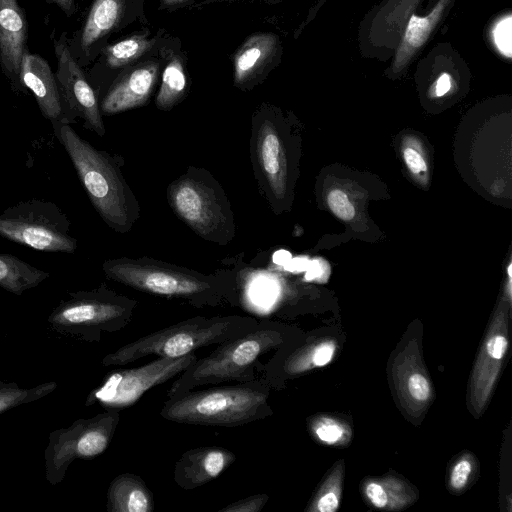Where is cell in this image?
<instances>
[{"mask_svg":"<svg viewBox=\"0 0 512 512\" xmlns=\"http://www.w3.org/2000/svg\"><path fill=\"white\" fill-rule=\"evenodd\" d=\"M215 1H231V0H208L205 3H211V2H215ZM267 1H269V0H267ZM274 1H276V0H274Z\"/></svg>","mask_w":512,"mask_h":512,"instance_id":"cell-39","label":"cell"},{"mask_svg":"<svg viewBox=\"0 0 512 512\" xmlns=\"http://www.w3.org/2000/svg\"><path fill=\"white\" fill-rule=\"evenodd\" d=\"M106 509L108 512H152L154 495L140 476L124 472L108 486Z\"/></svg>","mask_w":512,"mask_h":512,"instance_id":"cell-19","label":"cell"},{"mask_svg":"<svg viewBox=\"0 0 512 512\" xmlns=\"http://www.w3.org/2000/svg\"><path fill=\"white\" fill-rule=\"evenodd\" d=\"M339 505V486L329 484V490L326 488L319 492L309 510L320 512H334Z\"/></svg>","mask_w":512,"mask_h":512,"instance_id":"cell-27","label":"cell"},{"mask_svg":"<svg viewBox=\"0 0 512 512\" xmlns=\"http://www.w3.org/2000/svg\"><path fill=\"white\" fill-rule=\"evenodd\" d=\"M51 124L95 210L110 228L128 232L139 217V205L116 160L83 139L70 124Z\"/></svg>","mask_w":512,"mask_h":512,"instance_id":"cell-1","label":"cell"},{"mask_svg":"<svg viewBox=\"0 0 512 512\" xmlns=\"http://www.w3.org/2000/svg\"><path fill=\"white\" fill-rule=\"evenodd\" d=\"M50 274L42 269L30 265L20 258L0 253V287L15 295H22L44 280Z\"/></svg>","mask_w":512,"mask_h":512,"instance_id":"cell-21","label":"cell"},{"mask_svg":"<svg viewBox=\"0 0 512 512\" xmlns=\"http://www.w3.org/2000/svg\"><path fill=\"white\" fill-rule=\"evenodd\" d=\"M155 39L133 35L104 48L106 65L112 69L124 67L151 50Z\"/></svg>","mask_w":512,"mask_h":512,"instance_id":"cell-23","label":"cell"},{"mask_svg":"<svg viewBox=\"0 0 512 512\" xmlns=\"http://www.w3.org/2000/svg\"><path fill=\"white\" fill-rule=\"evenodd\" d=\"M268 499L265 493L253 494L225 505L219 512H260Z\"/></svg>","mask_w":512,"mask_h":512,"instance_id":"cell-26","label":"cell"},{"mask_svg":"<svg viewBox=\"0 0 512 512\" xmlns=\"http://www.w3.org/2000/svg\"><path fill=\"white\" fill-rule=\"evenodd\" d=\"M315 435L328 444H334L339 441L344 433L343 428L336 422L327 420L320 421L313 426Z\"/></svg>","mask_w":512,"mask_h":512,"instance_id":"cell-28","label":"cell"},{"mask_svg":"<svg viewBox=\"0 0 512 512\" xmlns=\"http://www.w3.org/2000/svg\"><path fill=\"white\" fill-rule=\"evenodd\" d=\"M309 261L307 258H297L292 262V270L301 271L308 267Z\"/></svg>","mask_w":512,"mask_h":512,"instance_id":"cell-38","label":"cell"},{"mask_svg":"<svg viewBox=\"0 0 512 512\" xmlns=\"http://www.w3.org/2000/svg\"><path fill=\"white\" fill-rule=\"evenodd\" d=\"M236 458L235 453L220 446L189 449L176 461L173 480L184 490L199 488L220 476Z\"/></svg>","mask_w":512,"mask_h":512,"instance_id":"cell-14","label":"cell"},{"mask_svg":"<svg viewBox=\"0 0 512 512\" xmlns=\"http://www.w3.org/2000/svg\"><path fill=\"white\" fill-rule=\"evenodd\" d=\"M450 78L448 75H442L436 82L435 93L437 96H442L450 89Z\"/></svg>","mask_w":512,"mask_h":512,"instance_id":"cell-36","label":"cell"},{"mask_svg":"<svg viewBox=\"0 0 512 512\" xmlns=\"http://www.w3.org/2000/svg\"><path fill=\"white\" fill-rule=\"evenodd\" d=\"M159 64L145 61L122 74L100 103L101 114L113 115L143 106L158 79Z\"/></svg>","mask_w":512,"mask_h":512,"instance_id":"cell-15","label":"cell"},{"mask_svg":"<svg viewBox=\"0 0 512 512\" xmlns=\"http://www.w3.org/2000/svg\"><path fill=\"white\" fill-rule=\"evenodd\" d=\"M187 89V77L183 61L179 55L170 54L162 74V82L156 97V106L160 110H170L184 97Z\"/></svg>","mask_w":512,"mask_h":512,"instance_id":"cell-22","label":"cell"},{"mask_svg":"<svg viewBox=\"0 0 512 512\" xmlns=\"http://www.w3.org/2000/svg\"><path fill=\"white\" fill-rule=\"evenodd\" d=\"M308 270L306 274L307 280H313L320 278L326 272V264L319 259H315L309 262Z\"/></svg>","mask_w":512,"mask_h":512,"instance_id":"cell-34","label":"cell"},{"mask_svg":"<svg viewBox=\"0 0 512 512\" xmlns=\"http://www.w3.org/2000/svg\"><path fill=\"white\" fill-rule=\"evenodd\" d=\"M454 0H438L425 15H413L402 35L391 68L393 73L402 72L422 49L448 14Z\"/></svg>","mask_w":512,"mask_h":512,"instance_id":"cell-18","label":"cell"},{"mask_svg":"<svg viewBox=\"0 0 512 512\" xmlns=\"http://www.w3.org/2000/svg\"><path fill=\"white\" fill-rule=\"evenodd\" d=\"M20 83L29 89L42 115L52 122L68 123L57 79L49 63L40 55L25 50L20 65Z\"/></svg>","mask_w":512,"mask_h":512,"instance_id":"cell-13","label":"cell"},{"mask_svg":"<svg viewBox=\"0 0 512 512\" xmlns=\"http://www.w3.org/2000/svg\"><path fill=\"white\" fill-rule=\"evenodd\" d=\"M54 49L57 59L55 76L68 123L81 118L86 128L104 136L105 126L96 94L71 53L66 33L54 40Z\"/></svg>","mask_w":512,"mask_h":512,"instance_id":"cell-11","label":"cell"},{"mask_svg":"<svg viewBox=\"0 0 512 512\" xmlns=\"http://www.w3.org/2000/svg\"><path fill=\"white\" fill-rule=\"evenodd\" d=\"M327 203L333 214L341 220L349 221L354 218L355 208L344 191L331 190L327 195Z\"/></svg>","mask_w":512,"mask_h":512,"instance_id":"cell-25","label":"cell"},{"mask_svg":"<svg viewBox=\"0 0 512 512\" xmlns=\"http://www.w3.org/2000/svg\"><path fill=\"white\" fill-rule=\"evenodd\" d=\"M508 341L505 334L497 333L487 340V343L485 345V352L487 355L496 360H501L507 350Z\"/></svg>","mask_w":512,"mask_h":512,"instance_id":"cell-32","label":"cell"},{"mask_svg":"<svg viewBox=\"0 0 512 512\" xmlns=\"http://www.w3.org/2000/svg\"><path fill=\"white\" fill-rule=\"evenodd\" d=\"M280 50L279 37L271 32L248 37L234 55V83L245 89L255 84L273 64Z\"/></svg>","mask_w":512,"mask_h":512,"instance_id":"cell-17","label":"cell"},{"mask_svg":"<svg viewBox=\"0 0 512 512\" xmlns=\"http://www.w3.org/2000/svg\"><path fill=\"white\" fill-rule=\"evenodd\" d=\"M406 166L413 174H422L427 171V165L422 155L414 148L407 147L403 151Z\"/></svg>","mask_w":512,"mask_h":512,"instance_id":"cell-33","label":"cell"},{"mask_svg":"<svg viewBox=\"0 0 512 512\" xmlns=\"http://www.w3.org/2000/svg\"><path fill=\"white\" fill-rule=\"evenodd\" d=\"M56 388L57 383L54 381L42 383L32 388H21L15 382L0 380V414L19 405L40 400Z\"/></svg>","mask_w":512,"mask_h":512,"instance_id":"cell-24","label":"cell"},{"mask_svg":"<svg viewBox=\"0 0 512 512\" xmlns=\"http://www.w3.org/2000/svg\"><path fill=\"white\" fill-rule=\"evenodd\" d=\"M269 395L270 387L262 377L231 385L194 389L168 397L160 416L180 424L243 426L273 414Z\"/></svg>","mask_w":512,"mask_h":512,"instance_id":"cell-3","label":"cell"},{"mask_svg":"<svg viewBox=\"0 0 512 512\" xmlns=\"http://www.w3.org/2000/svg\"><path fill=\"white\" fill-rule=\"evenodd\" d=\"M472 471V465L470 461L462 459L458 461L451 472L450 484L452 488L459 490L465 487L467 484L470 474Z\"/></svg>","mask_w":512,"mask_h":512,"instance_id":"cell-30","label":"cell"},{"mask_svg":"<svg viewBox=\"0 0 512 512\" xmlns=\"http://www.w3.org/2000/svg\"><path fill=\"white\" fill-rule=\"evenodd\" d=\"M0 236L39 251L72 254L77 249L64 211L53 202L39 199L5 209L0 214Z\"/></svg>","mask_w":512,"mask_h":512,"instance_id":"cell-8","label":"cell"},{"mask_svg":"<svg viewBox=\"0 0 512 512\" xmlns=\"http://www.w3.org/2000/svg\"><path fill=\"white\" fill-rule=\"evenodd\" d=\"M137 301L115 293L104 285L89 291L68 294L48 316L58 333L87 342L100 341L103 333L124 329L132 320Z\"/></svg>","mask_w":512,"mask_h":512,"instance_id":"cell-6","label":"cell"},{"mask_svg":"<svg viewBox=\"0 0 512 512\" xmlns=\"http://www.w3.org/2000/svg\"><path fill=\"white\" fill-rule=\"evenodd\" d=\"M198 357H157L142 366L115 370L87 396L85 406L100 404L106 410L121 411L135 404L148 390L182 373Z\"/></svg>","mask_w":512,"mask_h":512,"instance_id":"cell-10","label":"cell"},{"mask_svg":"<svg viewBox=\"0 0 512 512\" xmlns=\"http://www.w3.org/2000/svg\"><path fill=\"white\" fill-rule=\"evenodd\" d=\"M407 389L411 397L417 401L423 402L430 397L429 381L422 374H411L407 380Z\"/></svg>","mask_w":512,"mask_h":512,"instance_id":"cell-29","label":"cell"},{"mask_svg":"<svg viewBox=\"0 0 512 512\" xmlns=\"http://www.w3.org/2000/svg\"><path fill=\"white\" fill-rule=\"evenodd\" d=\"M254 163L259 178L265 181L270 192L281 196L285 188L286 163L282 140L270 120L260 119L253 131Z\"/></svg>","mask_w":512,"mask_h":512,"instance_id":"cell-16","label":"cell"},{"mask_svg":"<svg viewBox=\"0 0 512 512\" xmlns=\"http://www.w3.org/2000/svg\"><path fill=\"white\" fill-rule=\"evenodd\" d=\"M27 40L26 15L18 0H0V67L15 91H24L20 65Z\"/></svg>","mask_w":512,"mask_h":512,"instance_id":"cell-12","label":"cell"},{"mask_svg":"<svg viewBox=\"0 0 512 512\" xmlns=\"http://www.w3.org/2000/svg\"><path fill=\"white\" fill-rule=\"evenodd\" d=\"M170 207L200 237L226 244L235 235L229 202L219 184L206 172L194 170L167 189Z\"/></svg>","mask_w":512,"mask_h":512,"instance_id":"cell-7","label":"cell"},{"mask_svg":"<svg viewBox=\"0 0 512 512\" xmlns=\"http://www.w3.org/2000/svg\"><path fill=\"white\" fill-rule=\"evenodd\" d=\"M191 0H160V8L162 9H174L179 6H183Z\"/></svg>","mask_w":512,"mask_h":512,"instance_id":"cell-37","label":"cell"},{"mask_svg":"<svg viewBox=\"0 0 512 512\" xmlns=\"http://www.w3.org/2000/svg\"><path fill=\"white\" fill-rule=\"evenodd\" d=\"M125 0H94L78 40V52L88 57L94 46L121 23Z\"/></svg>","mask_w":512,"mask_h":512,"instance_id":"cell-20","label":"cell"},{"mask_svg":"<svg viewBox=\"0 0 512 512\" xmlns=\"http://www.w3.org/2000/svg\"><path fill=\"white\" fill-rule=\"evenodd\" d=\"M365 494L376 508H385L389 505V496L383 484L375 481L369 482L365 486Z\"/></svg>","mask_w":512,"mask_h":512,"instance_id":"cell-31","label":"cell"},{"mask_svg":"<svg viewBox=\"0 0 512 512\" xmlns=\"http://www.w3.org/2000/svg\"><path fill=\"white\" fill-rule=\"evenodd\" d=\"M259 320L227 315L189 318L124 344L102 359L105 367H119L148 356L181 357L197 349L218 345L252 331Z\"/></svg>","mask_w":512,"mask_h":512,"instance_id":"cell-5","label":"cell"},{"mask_svg":"<svg viewBox=\"0 0 512 512\" xmlns=\"http://www.w3.org/2000/svg\"><path fill=\"white\" fill-rule=\"evenodd\" d=\"M290 335L284 326L259 320L250 332L226 340L203 358H197L172 383L167 398L201 386L240 383L256 379L261 358L272 350L289 343Z\"/></svg>","mask_w":512,"mask_h":512,"instance_id":"cell-2","label":"cell"},{"mask_svg":"<svg viewBox=\"0 0 512 512\" xmlns=\"http://www.w3.org/2000/svg\"><path fill=\"white\" fill-rule=\"evenodd\" d=\"M102 269L110 280L147 294L181 299L197 308L235 299L230 280L152 259H109Z\"/></svg>","mask_w":512,"mask_h":512,"instance_id":"cell-4","label":"cell"},{"mask_svg":"<svg viewBox=\"0 0 512 512\" xmlns=\"http://www.w3.org/2000/svg\"><path fill=\"white\" fill-rule=\"evenodd\" d=\"M120 421V411L105 410L91 418H81L69 427L52 431L44 452L46 479L51 485L64 480L76 459L89 460L109 447Z\"/></svg>","mask_w":512,"mask_h":512,"instance_id":"cell-9","label":"cell"},{"mask_svg":"<svg viewBox=\"0 0 512 512\" xmlns=\"http://www.w3.org/2000/svg\"><path fill=\"white\" fill-rule=\"evenodd\" d=\"M42 1L49 3V4H55L68 17L73 16L76 12L75 0H42Z\"/></svg>","mask_w":512,"mask_h":512,"instance_id":"cell-35","label":"cell"}]
</instances>
